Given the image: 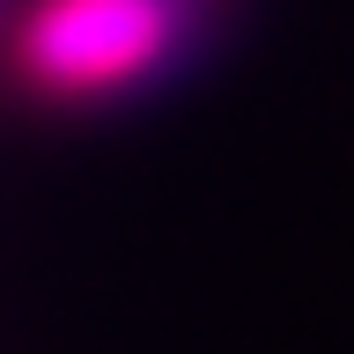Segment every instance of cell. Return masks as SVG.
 <instances>
[{
	"label": "cell",
	"instance_id": "cell-1",
	"mask_svg": "<svg viewBox=\"0 0 354 354\" xmlns=\"http://www.w3.org/2000/svg\"><path fill=\"white\" fill-rule=\"evenodd\" d=\"M199 15L207 0H37L15 30V74L52 104H104L155 82Z\"/></svg>",
	"mask_w": 354,
	"mask_h": 354
}]
</instances>
